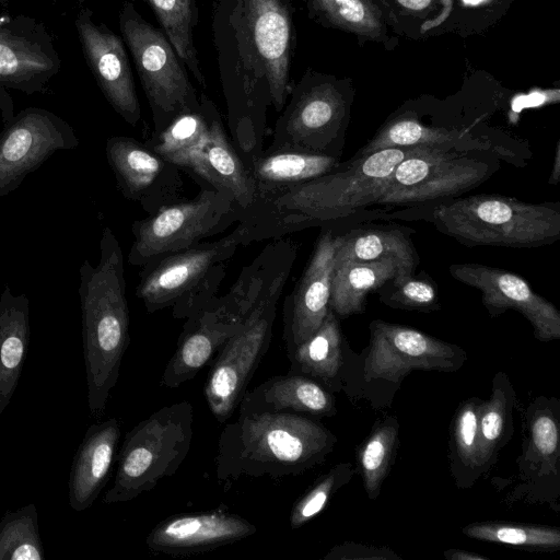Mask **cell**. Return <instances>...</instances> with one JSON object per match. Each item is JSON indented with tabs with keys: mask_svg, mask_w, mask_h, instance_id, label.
I'll return each instance as SVG.
<instances>
[{
	"mask_svg": "<svg viewBox=\"0 0 560 560\" xmlns=\"http://www.w3.org/2000/svg\"><path fill=\"white\" fill-rule=\"evenodd\" d=\"M213 45L232 143L246 163L262 150L267 112H281L296 48L291 0H214Z\"/></svg>",
	"mask_w": 560,
	"mask_h": 560,
	"instance_id": "1",
	"label": "cell"
},
{
	"mask_svg": "<svg viewBox=\"0 0 560 560\" xmlns=\"http://www.w3.org/2000/svg\"><path fill=\"white\" fill-rule=\"evenodd\" d=\"M428 148H387L353 156L327 174L259 196L233 231L243 246L313 226L332 228L375 205L395 167Z\"/></svg>",
	"mask_w": 560,
	"mask_h": 560,
	"instance_id": "2",
	"label": "cell"
},
{
	"mask_svg": "<svg viewBox=\"0 0 560 560\" xmlns=\"http://www.w3.org/2000/svg\"><path fill=\"white\" fill-rule=\"evenodd\" d=\"M336 443L329 429L307 416L238 411L220 433L215 477L226 482L299 476L324 463Z\"/></svg>",
	"mask_w": 560,
	"mask_h": 560,
	"instance_id": "3",
	"label": "cell"
},
{
	"mask_svg": "<svg viewBox=\"0 0 560 560\" xmlns=\"http://www.w3.org/2000/svg\"><path fill=\"white\" fill-rule=\"evenodd\" d=\"M100 249L96 266L88 259L81 265L78 290L88 406L96 419L104 415L130 342L124 255L109 228L103 230Z\"/></svg>",
	"mask_w": 560,
	"mask_h": 560,
	"instance_id": "4",
	"label": "cell"
},
{
	"mask_svg": "<svg viewBox=\"0 0 560 560\" xmlns=\"http://www.w3.org/2000/svg\"><path fill=\"white\" fill-rule=\"evenodd\" d=\"M273 240L258 255L257 285L243 325L210 364L203 393L219 422L226 421L238 407L271 342L277 305L296 258L292 240Z\"/></svg>",
	"mask_w": 560,
	"mask_h": 560,
	"instance_id": "5",
	"label": "cell"
},
{
	"mask_svg": "<svg viewBox=\"0 0 560 560\" xmlns=\"http://www.w3.org/2000/svg\"><path fill=\"white\" fill-rule=\"evenodd\" d=\"M430 221L466 246L535 248L560 238L559 202L530 203L498 194L440 201Z\"/></svg>",
	"mask_w": 560,
	"mask_h": 560,
	"instance_id": "6",
	"label": "cell"
},
{
	"mask_svg": "<svg viewBox=\"0 0 560 560\" xmlns=\"http://www.w3.org/2000/svg\"><path fill=\"white\" fill-rule=\"evenodd\" d=\"M369 328V346L353 354L343 392L369 398L375 407L386 395L392 397L411 371L455 372L467 358L457 345L415 328L381 319L372 320Z\"/></svg>",
	"mask_w": 560,
	"mask_h": 560,
	"instance_id": "7",
	"label": "cell"
},
{
	"mask_svg": "<svg viewBox=\"0 0 560 560\" xmlns=\"http://www.w3.org/2000/svg\"><path fill=\"white\" fill-rule=\"evenodd\" d=\"M194 408L187 401L166 405L125 435L106 504L129 502L176 474L192 441Z\"/></svg>",
	"mask_w": 560,
	"mask_h": 560,
	"instance_id": "8",
	"label": "cell"
},
{
	"mask_svg": "<svg viewBox=\"0 0 560 560\" xmlns=\"http://www.w3.org/2000/svg\"><path fill=\"white\" fill-rule=\"evenodd\" d=\"M241 242L235 232L159 256L141 267L136 295L149 313L172 307L186 319L213 298L225 277V262Z\"/></svg>",
	"mask_w": 560,
	"mask_h": 560,
	"instance_id": "9",
	"label": "cell"
},
{
	"mask_svg": "<svg viewBox=\"0 0 560 560\" xmlns=\"http://www.w3.org/2000/svg\"><path fill=\"white\" fill-rule=\"evenodd\" d=\"M353 97L351 79L307 69L292 86L269 147L339 158Z\"/></svg>",
	"mask_w": 560,
	"mask_h": 560,
	"instance_id": "10",
	"label": "cell"
},
{
	"mask_svg": "<svg viewBox=\"0 0 560 560\" xmlns=\"http://www.w3.org/2000/svg\"><path fill=\"white\" fill-rule=\"evenodd\" d=\"M118 23L152 113L154 133L178 115L198 109L200 98L166 35L129 0L122 2Z\"/></svg>",
	"mask_w": 560,
	"mask_h": 560,
	"instance_id": "11",
	"label": "cell"
},
{
	"mask_svg": "<svg viewBox=\"0 0 560 560\" xmlns=\"http://www.w3.org/2000/svg\"><path fill=\"white\" fill-rule=\"evenodd\" d=\"M242 212L229 195L201 184L192 199H179L132 223L128 262L142 267L159 256L196 245L237 223Z\"/></svg>",
	"mask_w": 560,
	"mask_h": 560,
	"instance_id": "12",
	"label": "cell"
},
{
	"mask_svg": "<svg viewBox=\"0 0 560 560\" xmlns=\"http://www.w3.org/2000/svg\"><path fill=\"white\" fill-rule=\"evenodd\" d=\"M259 257L245 266L228 293L215 296L185 319L161 386L177 388L211 364L222 346L243 325L259 273Z\"/></svg>",
	"mask_w": 560,
	"mask_h": 560,
	"instance_id": "13",
	"label": "cell"
},
{
	"mask_svg": "<svg viewBox=\"0 0 560 560\" xmlns=\"http://www.w3.org/2000/svg\"><path fill=\"white\" fill-rule=\"evenodd\" d=\"M480 151L427 150L401 161L375 205L399 206L443 201L474 189L493 173Z\"/></svg>",
	"mask_w": 560,
	"mask_h": 560,
	"instance_id": "14",
	"label": "cell"
},
{
	"mask_svg": "<svg viewBox=\"0 0 560 560\" xmlns=\"http://www.w3.org/2000/svg\"><path fill=\"white\" fill-rule=\"evenodd\" d=\"M78 145L74 129L60 116L40 107L21 109L0 132V197L18 189L57 151Z\"/></svg>",
	"mask_w": 560,
	"mask_h": 560,
	"instance_id": "15",
	"label": "cell"
},
{
	"mask_svg": "<svg viewBox=\"0 0 560 560\" xmlns=\"http://www.w3.org/2000/svg\"><path fill=\"white\" fill-rule=\"evenodd\" d=\"M61 58L46 26L25 14L0 15V85L43 93L60 72Z\"/></svg>",
	"mask_w": 560,
	"mask_h": 560,
	"instance_id": "16",
	"label": "cell"
},
{
	"mask_svg": "<svg viewBox=\"0 0 560 560\" xmlns=\"http://www.w3.org/2000/svg\"><path fill=\"white\" fill-rule=\"evenodd\" d=\"M107 162L118 190L148 213L179 200L184 183L180 168L150 144L127 136H113L105 144Z\"/></svg>",
	"mask_w": 560,
	"mask_h": 560,
	"instance_id": "17",
	"label": "cell"
},
{
	"mask_svg": "<svg viewBox=\"0 0 560 560\" xmlns=\"http://www.w3.org/2000/svg\"><path fill=\"white\" fill-rule=\"evenodd\" d=\"M448 271L455 280L480 292L481 303L490 317L512 310L529 322L537 340L560 339V312L521 276L475 262L452 264Z\"/></svg>",
	"mask_w": 560,
	"mask_h": 560,
	"instance_id": "18",
	"label": "cell"
},
{
	"mask_svg": "<svg viewBox=\"0 0 560 560\" xmlns=\"http://www.w3.org/2000/svg\"><path fill=\"white\" fill-rule=\"evenodd\" d=\"M83 57L112 108L130 126L141 119V107L122 38L106 24L94 20L90 8L74 19Z\"/></svg>",
	"mask_w": 560,
	"mask_h": 560,
	"instance_id": "19",
	"label": "cell"
},
{
	"mask_svg": "<svg viewBox=\"0 0 560 560\" xmlns=\"http://www.w3.org/2000/svg\"><path fill=\"white\" fill-rule=\"evenodd\" d=\"M335 233L334 228H322L303 273L284 300L282 336L287 352L312 336L328 313Z\"/></svg>",
	"mask_w": 560,
	"mask_h": 560,
	"instance_id": "20",
	"label": "cell"
},
{
	"mask_svg": "<svg viewBox=\"0 0 560 560\" xmlns=\"http://www.w3.org/2000/svg\"><path fill=\"white\" fill-rule=\"evenodd\" d=\"M255 524L224 511L183 513L155 525L145 538L159 553L184 556L209 551L253 536Z\"/></svg>",
	"mask_w": 560,
	"mask_h": 560,
	"instance_id": "21",
	"label": "cell"
},
{
	"mask_svg": "<svg viewBox=\"0 0 560 560\" xmlns=\"http://www.w3.org/2000/svg\"><path fill=\"white\" fill-rule=\"evenodd\" d=\"M559 411L558 399L541 396L533 400L526 410L528 436L517 459L523 480L515 489H522L518 497L525 493V498L544 500L542 490H546L550 499L552 481L559 486Z\"/></svg>",
	"mask_w": 560,
	"mask_h": 560,
	"instance_id": "22",
	"label": "cell"
},
{
	"mask_svg": "<svg viewBox=\"0 0 560 560\" xmlns=\"http://www.w3.org/2000/svg\"><path fill=\"white\" fill-rule=\"evenodd\" d=\"M182 171L190 173L200 185L229 195L243 212L255 202V183L230 141L217 107L212 112L206 140L189 155Z\"/></svg>",
	"mask_w": 560,
	"mask_h": 560,
	"instance_id": "23",
	"label": "cell"
},
{
	"mask_svg": "<svg viewBox=\"0 0 560 560\" xmlns=\"http://www.w3.org/2000/svg\"><path fill=\"white\" fill-rule=\"evenodd\" d=\"M120 439L116 418L91 424L73 456L68 478V502L75 512L89 509L107 483Z\"/></svg>",
	"mask_w": 560,
	"mask_h": 560,
	"instance_id": "24",
	"label": "cell"
},
{
	"mask_svg": "<svg viewBox=\"0 0 560 560\" xmlns=\"http://www.w3.org/2000/svg\"><path fill=\"white\" fill-rule=\"evenodd\" d=\"M287 354L290 372L315 380L332 394L345 390L354 353L330 308L319 328Z\"/></svg>",
	"mask_w": 560,
	"mask_h": 560,
	"instance_id": "25",
	"label": "cell"
},
{
	"mask_svg": "<svg viewBox=\"0 0 560 560\" xmlns=\"http://www.w3.org/2000/svg\"><path fill=\"white\" fill-rule=\"evenodd\" d=\"M245 412H292L307 417H332L337 412L331 392L315 380L288 371L246 390L237 407Z\"/></svg>",
	"mask_w": 560,
	"mask_h": 560,
	"instance_id": "26",
	"label": "cell"
},
{
	"mask_svg": "<svg viewBox=\"0 0 560 560\" xmlns=\"http://www.w3.org/2000/svg\"><path fill=\"white\" fill-rule=\"evenodd\" d=\"M310 19L324 27L352 34L358 42L382 44L392 49L398 43L397 22L386 0H305Z\"/></svg>",
	"mask_w": 560,
	"mask_h": 560,
	"instance_id": "27",
	"label": "cell"
},
{
	"mask_svg": "<svg viewBox=\"0 0 560 560\" xmlns=\"http://www.w3.org/2000/svg\"><path fill=\"white\" fill-rule=\"evenodd\" d=\"M340 163L339 158L331 155L268 147L245 164L255 183L257 198L327 174Z\"/></svg>",
	"mask_w": 560,
	"mask_h": 560,
	"instance_id": "28",
	"label": "cell"
},
{
	"mask_svg": "<svg viewBox=\"0 0 560 560\" xmlns=\"http://www.w3.org/2000/svg\"><path fill=\"white\" fill-rule=\"evenodd\" d=\"M429 147L441 150H490V144L471 133L446 127L427 126L413 108L399 109L378 129L375 136L354 156L400 147Z\"/></svg>",
	"mask_w": 560,
	"mask_h": 560,
	"instance_id": "29",
	"label": "cell"
},
{
	"mask_svg": "<svg viewBox=\"0 0 560 560\" xmlns=\"http://www.w3.org/2000/svg\"><path fill=\"white\" fill-rule=\"evenodd\" d=\"M411 230L395 225L364 226L335 233L334 262L395 260L404 277L415 275L418 255Z\"/></svg>",
	"mask_w": 560,
	"mask_h": 560,
	"instance_id": "30",
	"label": "cell"
},
{
	"mask_svg": "<svg viewBox=\"0 0 560 560\" xmlns=\"http://www.w3.org/2000/svg\"><path fill=\"white\" fill-rule=\"evenodd\" d=\"M30 300L9 284L0 294V418L18 387L30 343Z\"/></svg>",
	"mask_w": 560,
	"mask_h": 560,
	"instance_id": "31",
	"label": "cell"
},
{
	"mask_svg": "<svg viewBox=\"0 0 560 560\" xmlns=\"http://www.w3.org/2000/svg\"><path fill=\"white\" fill-rule=\"evenodd\" d=\"M395 277L404 275L400 266L392 259L334 262L329 308L338 318L361 314L368 294Z\"/></svg>",
	"mask_w": 560,
	"mask_h": 560,
	"instance_id": "32",
	"label": "cell"
},
{
	"mask_svg": "<svg viewBox=\"0 0 560 560\" xmlns=\"http://www.w3.org/2000/svg\"><path fill=\"white\" fill-rule=\"evenodd\" d=\"M516 393L509 376L498 372L492 380L491 397L481 400L478 416V457L482 474L495 463L499 451L514 432L513 409Z\"/></svg>",
	"mask_w": 560,
	"mask_h": 560,
	"instance_id": "33",
	"label": "cell"
},
{
	"mask_svg": "<svg viewBox=\"0 0 560 560\" xmlns=\"http://www.w3.org/2000/svg\"><path fill=\"white\" fill-rule=\"evenodd\" d=\"M198 109L186 112L175 117L164 129L154 133L150 145L161 156L180 170L189 155L206 140L214 103L200 94Z\"/></svg>",
	"mask_w": 560,
	"mask_h": 560,
	"instance_id": "34",
	"label": "cell"
},
{
	"mask_svg": "<svg viewBox=\"0 0 560 560\" xmlns=\"http://www.w3.org/2000/svg\"><path fill=\"white\" fill-rule=\"evenodd\" d=\"M154 12L156 20L175 51L190 71L198 84L207 88L201 72L198 51L194 43V28L198 24L197 0H144Z\"/></svg>",
	"mask_w": 560,
	"mask_h": 560,
	"instance_id": "35",
	"label": "cell"
},
{
	"mask_svg": "<svg viewBox=\"0 0 560 560\" xmlns=\"http://www.w3.org/2000/svg\"><path fill=\"white\" fill-rule=\"evenodd\" d=\"M481 399L463 401L451 427V469L457 485L467 488L481 475L478 457V416Z\"/></svg>",
	"mask_w": 560,
	"mask_h": 560,
	"instance_id": "36",
	"label": "cell"
},
{
	"mask_svg": "<svg viewBox=\"0 0 560 560\" xmlns=\"http://www.w3.org/2000/svg\"><path fill=\"white\" fill-rule=\"evenodd\" d=\"M399 424L387 416L375 422L357 452V464L369 499L375 500L395 459Z\"/></svg>",
	"mask_w": 560,
	"mask_h": 560,
	"instance_id": "37",
	"label": "cell"
},
{
	"mask_svg": "<svg viewBox=\"0 0 560 560\" xmlns=\"http://www.w3.org/2000/svg\"><path fill=\"white\" fill-rule=\"evenodd\" d=\"M34 503L7 511L0 520V560H44Z\"/></svg>",
	"mask_w": 560,
	"mask_h": 560,
	"instance_id": "38",
	"label": "cell"
},
{
	"mask_svg": "<svg viewBox=\"0 0 560 560\" xmlns=\"http://www.w3.org/2000/svg\"><path fill=\"white\" fill-rule=\"evenodd\" d=\"M463 534L478 540L536 550L553 551L560 548V529L558 527L482 522L468 524L463 528Z\"/></svg>",
	"mask_w": 560,
	"mask_h": 560,
	"instance_id": "39",
	"label": "cell"
},
{
	"mask_svg": "<svg viewBox=\"0 0 560 560\" xmlns=\"http://www.w3.org/2000/svg\"><path fill=\"white\" fill-rule=\"evenodd\" d=\"M354 472L355 468L351 463H338L319 476L293 504L289 516L291 528L302 527L320 513L331 497L350 482Z\"/></svg>",
	"mask_w": 560,
	"mask_h": 560,
	"instance_id": "40",
	"label": "cell"
},
{
	"mask_svg": "<svg viewBox=\"0 0 560 560\" xmlns=\"http://www.w3.org/2000/svg\"><path fill=\"white\" fill-rule=\"evenodd\" d=\"M376 292L380 301L393 308L425 313L441 308L435 283L425 273L395 277Z\"/></svg>",
	"mask_w": 560,
	"mask_h": 560,
	"instance_id": "41",
	"label": "cell"
},
{
	"mask_svg": "<svg viewBox=\"0 0 560 560\" xmlns=\"http://www.w3.org/2000/svg\"><path fill=\"white\" fill-rule=\"evenodd\" d=\"M397 22L399 18L424 20L420 35L438 26L448 12L451 0H386ZM398 31V27H397Z\"/></svg>",
	"mask_w": 560,
	"mask_h": 560,
	"instance_id": "42",
	"label": "cell"
},
{
	"mask_svg": "<svg viewBox=\"0 0 560 560\" xmlns=\"http://www.w3.org/2000/svg\"><path fill=\"white\" fill-rule=\"evenodd\" d=\"M14 115L12 97L8 90L0 85V117L2 122L9 121Z\"/></svg>",
	"mask_w": 560,
	"mask_h": 560,
	"instance_id": "43",
	"label": "cell"
},
{
	"mask_svg": "<svg viewBox=\"0 0 560 560\" xmlns=\"http://www.w3.org/2000/svg\"><path fill=\"white\" fill-rule=\"evenodd\" d=\"M444 557L448 560H489L481 555L459 549H448L444 552Z\"/></svg>",
	"mask_w": 560,
	"mask_h": 560,
	"instance_id": "44",
	"label": "cell"
},
{
	"mask_svg": "<svg viewBox=\"0 0 560 560\" xmlns=\"http://www.w3.org/2000/svg\"><path fill=\"white\" fill-rule=\"evenodd\" d=\"M560 178V142L557 141L549 184L557 185Z\"/></svg>",
	"mask_w": 560,
	"mask_h": 560,
	"instance_id": "45",
	"label": "cell"
},
{
	"mask_svg": "<svg viewBox=\"0 0 560 560\" xmlns=\"http://www.w3.org/2000/svg\"><path fill=\"white\" fill-rule=\"evenodd\" d=\"M9 3V0H0V4L5 7Z\"/></svg>",
	"mask_w": 560,
	"mask_h": 560,
	"instance_id": "46",
	"label": "cell"
},
{
	"mask_svg": "<svg viewBox=\"0 0 560 560\" xmlns=\"http://www.w3.org/2000/svg\"><path fill=\"white\" fill-rule=\"evenodd\" d=\"M71 1H78V0H71Z\"/></svg>",
	"mask_w": 560,
	"mask_h": 560,
	"instance_id": "47",
	"label": "cell"
}]
</instances>
